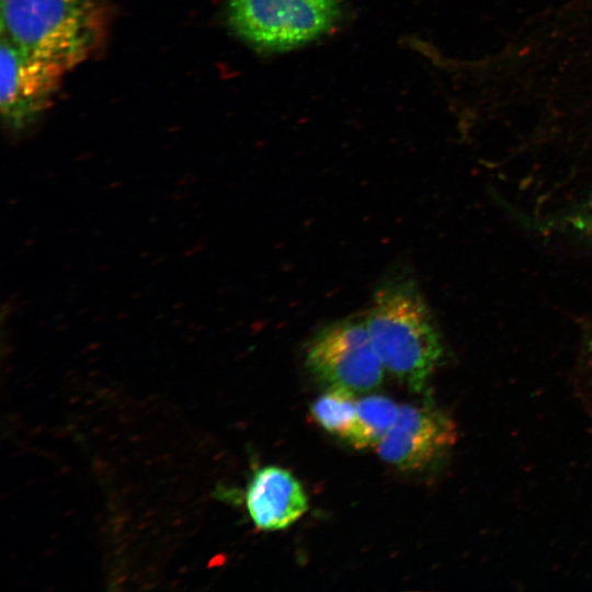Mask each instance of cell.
I'll use <instances>...</instances> for the list:
<instances>
[{
  "label": "cell",
  "mask_w": 592,
  "mask_h": 592,
  "mask_svg": "<svg viewBox=\"0 0 592 592\" xmlns=\"http://www.w3.org/2000/svg\"><path fill=\"white\" fill-rule=\"evenodd\" d=\"M0 48L1 115L18 129L50 103L67 70L23 53L2 37Z\"/></svg>",
  "instance_id": "5b68a950"
},
{
  "label": "cell",
  "mask_w": 592,
  "mask_h": 592,
  "mask_svg": "<svg viewBox=\"0 0 592 592\" xmlns=\"http://www.w3.org/2000/svg\"><path fill=\"white\" fill-rule=\"evenodd\" d=\"M573 385L579 401L592 418V323L583 334Z\"/></svg>",
  "instance_id": "8fae6325"
},
{
  "label": "cell",
  "mask_w": 592,
  "mask_h": 592,
  "mask_svg": "<svg viewBox=\"0 0 592 592\" xmlns=\"http://www.w3.org/2000/svg\"><path fill=\"white\" fill-rule=\"evenodd\" d=\"M306 364L327 388L365 392L377 388L385 368L376 354L364 318L328 323L309 340Z\"/></svg>",
  "instance_id": "277c9868"
},
{
  "label": "cell",
  "mask_w": 592,
  "mask_h": 592,
  "mask_svg": "<svg viewBox=\"0 0 592 592\" xmlns=\"http://www.w3.org/2000/svg\"><path fill=\"white\" fill-rule=\"evenodd\" d=\"M399 411L400 406L386 396L357 400L355 422L345 441L357 449L376 447L395 425Z\"/></svg>",
  "instance_id": "ba28073f"
},
{
  "label": "cell",
  "mask_w": 592,
  "mask_h": 592,
  "mask_svg": "<svg viewBox=\"0 0 592 592\" xmlns=\"http://www.w3.org/2000/svg\"><path fill=\"white\" fill-rule=\"evenodd\" d=\"M246 506L254 525L263 531L284 530L308 509L300 482L277 466L259 468L246 491Z\"/></svg>",
  "instance_id": "52a82bcc"
},
{
  "label": "cell",
  "mask_w": 592,
  "mask_h": 592,
  "mask_svg": "<svg viewBox=\"0 0 592 592\" xmlns=\"http://www.w3.org/2000/svg\"><path fill=\"white\" fill-rule=\"evenodd\" d=\"M364 321L385 371L421 391L442 360L443 344L412 278L391 276L379 284Z\"/></svg>",
  "instance_id": "6da1fadb"
},
{
  "label": "cell",
  "mask_w": 592,
  "mask_h": 592,
  "mask_svg": "<svg viewBox=\"0 0 592 592\" xmlns=\"http://www.w3.org/2000/svg\"><path fill=\"white\" fill-rule=\"evenodd\" d=\"M235 31L257 47L283 50L314 41L339 21L340 0H228Z\"/></svg>",
  "instance_id": "3957f363"
},
{
  "label": "cell",
  "mask_w": 592,
  "mask_h": 592,
  "mask_svg": "<svg viewBox=\"0 0 592 592\" xmlns=\"http://www.w3.org/2000/svg\"><path fill=\"white\" fill-rule=\"evenodd\" d=\"M357 400L354 392L328 388L312 403L314 420L327 432L346 440L356 418Z\"/></svg>",
  "instance_id": "9c48e42d"
},
{
  "label": "cell",
  "mask_w": 592,
  "mask_h": 592,
  "mask_svg": "<svg viewBox=\"0 0 592 592\" xmlns=\"http://www.w3.org/2000/svg\"><path fill=\"white\" fill-rule=\"evenodd\" d=\"M456 425L451 417L432 403L400 406L398 419L376 446L387 464L402 469H419L456 442Z\"/></svg>",
  "instance_id": "8992f818"
},
{
  "label": "cell",
  "mask_w": 592,
  "mask_h": 592,
  "mask_svg": "<svg viewBox=\"0 0 592 592\" xmlns=\"http://www.w3.org/2000/svg\"><path fill=\"white\" fill-rule=\"evenodd\" d=\"M525 221L536 231L592 243V190L578 203L561 212Z\"/></svg>",
  "instance_id": "30bf717a"
},
{
  "label": "cell",
  "mask_w": 592,
  "mask_h": 592,
  "mask_svg": "<svg viewBox=\"0 0 592 592\" xmlns=\"http://www.w3.org/2000/svg\"><path fill=\"white\" fill-rule=\"evenodd\" d=\"M104 22L96 0H1V37L67 71L96 49Z\"/></svg>",
  "instance_id": "7a4b0ae2"
}]
</instances>
